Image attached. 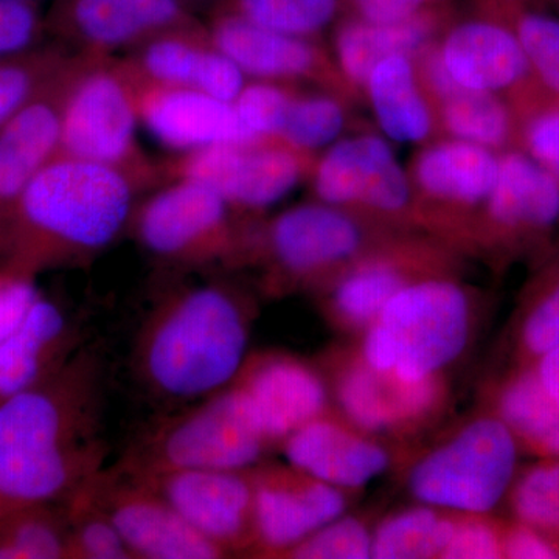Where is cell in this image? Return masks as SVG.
Here are the masks:
<instances>
[{
	"label": "cell",
	"mask_w": 559,
	"mask_h": 559,
	"mask_svg": "<svg viewBox=\"0 0 559 559\" xmlns=\"http://www.w3.org/2000/svg\"><path fill=\"white\" fill-rule=\"evenodd\" d=\"M421 255V250L399 248L353 261L318 288L326 318L341 329L366 331L395 294L428 277Z\"/></svg>",
	"instance_id": "22"
},
{
	"label": "cell",
	"mask_w": 559,
	"mask_h": 559,
	"mask_svg": "<svg viewBox=\"0 0 559 559\" xmlns=\"http://www.w3.org/2000/svg\"><path fill=\"white\" fill-rule=\"evenodd\" d=\"M296 92V84L249 81L234 102V108L253 138H278Z\"/></svg>",
	"instance_id": "40"
},
{
	"label": "cell",
	"mask_w": 559,
	"mask_h": 559,
	"mask_svg": "<svg viewBox=\"0 0 559 559\" xmlns=\"http://www.w3.org/2000/svg\"><path fill=\"white\" fill-rule=\"evenodd\" d=\"M433 109L440 130L450 139L476 143L498 153L518 143L516 108L503 95L457 86L433 103Z\"/></svg>",
	"instance_id": "29"
},
{
	"label": "cell",
	"mask_w": 559,
	"mask_h": 559,
	"mask_svg": "<svg viewBox=\"0 0 559 559\" xmlns=\"http://www.w3.org/2000/svg\"><path fill=\"white\" fill-rule=\"evenodd\" d=\"M210 39L253 80L299 81L345 95L340 70L312 38L260 27L237 13L221 14L209 28Z\"/></svg>",
	"instance_id": "18"
},
{
	"label": "cell",
	"mask_w": 559,
	"mask_h": 559,
	"mask_svg": "<svg viewBox=\"0 0 559 559\" xmlns=\"http://www.w3.org/2000/svg\"><path fill=\"white\" fill-rule=\"evenodd\" d=\"M527 57L536 87L559 102V20L527 11L511 25Z\"/></svg>",
	"instance_id": "37"
},
{
	"label": "cell",
	"mask_w": 559,
	"mask_h": 559,
	"mask_svg": "<svg viewBox=\"0 0 559 559\" xmlns=\"http://www.w3.org/2000/svg\"><path fill=\"white\" fill-rule=\"evenodd\" d=\"M360 20L399 22L428 11L430 0H353Z\"/></svg>",
	"instance_id": "48"
},
{
	"label": "cell",
	"mask_w": 559,
	"mask_h": 559,
	"mask_svg": "<svg viewBox=\"0 0 559 559\" xmlns=\"http://www.w3.org/2000/svg\"><path fill=\"white\" fill-rule=\"evenodd\" d=\"M344 95L322 90L296 92L278 139L294 148L318 156V151L329 148L341 138L347 127Z\"/></svg>",
	"instance_id": "35"
},
{
	"label": "cell",
	"mask_w": 559,
	"mask_h": 559,
	"mask_svg": "<svg viewBox=\"0 0 559 559\" xmlns=\"http://www.w3.org/2000/svg\"><path fill=\"white\" fill-rule=\"evenodd\" d=\"M75 58V51L61 47H35L13 57L0 58V128L51 90Z\"/></svg>",
	"instance_id": "33"
},
{
	"label": "cell",
	"mask_w": 559,
	"mask_h": 559,
	"mask_svg": "<svg viewBox=\"0 0 559 559\" xmlns=\"http://www.w3.org/2000/svg\"><path fill=\"white\" fill-rule=\"evenodd\" d=\"M362 91L378 127L389 139L423 143L439 130L436 109L419 80L415 58L393 55L378 62Z\"/></svg>",
	"instance_id": "28"
},
{
	"label": "cell",
	"mask_w": 559,
	"mask_h": 559,
	"mask_svg": "<svg viewBox=\"0 0 559 559\" xmlns=\"http://www.w3.org/2000/svg\"><path fill=\"white\" fill-rule=\"evenodd\" d=\"M252 554L282 557L323 525L344 516V489L294 466H253Z\"/></svg>",
	"instance_id": "14"
},
{
	"label": "cell",
	"mask_w": 559,
	"mask_h": 559,
	"mask_svg": "<svg viewBox=\"0 0 559 559\" xmlns=\"http://www.w3.org/2000/svg\"><path fill=\"white\" fill-rule=\"evenodd\" d=\"M516 457V439L502 419L476 418L415 463L409 489L425 506L487 514L509 491Z\"/></svg>",
	"instance_id": "9"
},
{
	"label": "cell",
	"mask_w": 559,
	"mask_h": 559,
	"mask_svg": "<svg viewBox=\"0 0 559 559\" xmlns=\"http://www.w3.org/2000/svg\"><path fill=\"white\" fill-rule=\"evenodd\" d=\"M502 555L513 559H551L559 558V549L550 536L521 522L503 533Z\"/></svg>",
	"instance_id": "47"
},
{
	"label": "cell",
	"mask_w": 559,
	"mask_h": 559,
	"mask_svg": "<svg viewBox=\"0 0 559 559\" xmlns=\"http://www.w3.org/2000/svg\"><path fill=\"white\" fill-rule=\"evenodd\" d=\"M539 382L547 395L557 404L559 409V345L539 356L538 369H536Z\"/></svg>",
	"instance_id": "50"
},
{
	"label": "cell",
	"mask_w": 559,
	"mask_h": 559,
	"mask_svg": "<svg viewBox=\"0 0 559 559\" xmlns=\"http://www.w3.org/2000/svg\"><path fill=\"white\" fill-rule=\"evenodd\" d=\"M297 2L311 38L330 25L340 11V0H297Z\"/></svg>",
	"instance_id": "49"
},
{
	"label": "cell",
	"mask_w": 559,
	"mask_h": 559,
	"mask_svg": "<svg viewBox=\"0 0 559 559\" xmlns=\"http://www.w3.org/2000/svg\"><path fill=\"white\" fill-rule=\"evenodd\" d=\"M81 322L43 296L20 330L0 345V403L61 370L86 342Z\"/></svg>",
	"instance_id": "23"
},
{
	"label": "cell",
	"mask_w": 559,
	"mask_h": 559,
	"mask_svg": "<svg viewBox=\"0 0 559 559\" xmlns=\"http://www.w3.org/2000/svg\"><path fill=\"white\" fill-rule=\"evenodd\" d=\"M250 223L204 183L173 179L138 202L128 230L165 266L209 271L241 266Z\"/></svg>",
	"instance_id": "7"
},
{
	"label": "cell",
	"mask_w": 559,
	"mask_h": 559,
	"mask_svg": "<svg viewBox=\"0 0 559 559\" xmlns=\"http://www.w3.org/2000/svg\"><path fill=\"white\" fill-rule=\"evenodd\" d=\"M511 507L522 524L559 536V462L527 471L513 489Z\"/></svg>",
	"instance_id": "38"
},
{
	"label": "cell",
	"mask_w": 559,
	"mask_h": 559,
	"mask_svg": "<svg viewBox=\"0 0 559 559\" xmlns=\"http://www.w3.org/2000/svg\"><path fill=\"white\" fill-rule=\"evenodd\" d=\"M252 319V301L226 280L165 290L135 334L134 380L165 403H189L219 392L248 358Z\"/></svg>",
	"instance_id": "2"
},
{
	"label": "cell",
	"mask_w": 559,
	"mask_h": 559,
	"mask_svg": "<svg viewBox=\"0 0 559 559\" xmlns=\"http://www.w3.org/2000/svg\"><path fill=\"white\" fill-rule=\"evenodd\" d=\"M62 503L68 520V559H135L83 487Z\"/></svg>",
	"instance_id": "36"
},
{
	"label": "cell",
	"mask_w": 559,
	"mask_h": 559,
	"mask_svg": "<svg viewBox=\"0 0 559 559\" xmlns=\"http://www.w3.org/2000/svg\"><path fill=\"white\" fill-rule=\"evenodd\" d=\"M439 21L430 11L399 22H344L334 36V64L348 90H364L371 70L393 55L417 58L436 43Z\"/></svg>",
	"instance_id": "27"
},
{
	"label": "cell",
	"mask_w": 559,
	"mask_h": 559,
	"mask_svg": "<svg viewBox=\"0 0 559 559\" xmlns=\"http://www.w3.org/2000/svg\"><path fill=\"white\" fill-rule=\"evenodd\" d=\"M210 47L209 31L194 24L146 40L123 61L140 84L194 90Z\"/></svg>",
	"instance_id": "30"
},
{
	"label": "cell",
	"mask_w": 559,
	"mask_h": 559,
	"mask_svg": "<svg viewBox=\"0 0 559 559\" xmlns=\"http://www.w3.org/2000/svg\"><path fill=\"white\" fill-rule=\"evenodd\" d=\"M83 488L135 559L227 558L226 551L191 528L159 492L117 463L98 471Z\"/></svg>",
	"instance_id": "12"
},
{
	"label": "cell",
	"mask_w": 559,
	"mask_h": 559,
	"mask_svg": "<svg viewBox=\"0 0 559 559\" xmlns=\"http://www.w3.org/2000/svg\"><path fill=\"white\" fill-rule=\"evenodd\" d=\"M234 13L270 31L311 38L297 0H237Z\"/></svg>",
	"instance_id": "45"
},
{
	"label": "cell",
	"mask_w": 559,
	"mask_h": 559,
	"mask_svg": "<svg viewBox=\"0 0 559 559\" xmlns=\"http://www.w3.org/2000/svg\"><path fill=\"white\" fill-rule=\"evenodd\" d=\"M316 157L278 138L245 143H216L164 162L165 182L189 179L219 193L240 215L250 218L277 204L305 178Z\"/></svg>",
	"instance_id": "10"
},
{
	"label": "cell",
	"mask_w": 559,
	"mask_h": 559,
	"mask_svg": "<svg viewBox=\"0 0 559 559\" xmlns=\"http://www.w3.org/2000/svg\"><path fill=\"white\" fill-rule=\"evenodd\" d=\"M331 382L342 417L366 433L415 429L436 417L444 399L440 377L406 380L377 369L360 355L334 367Z\"/></svg>",
	"instance_id": "15"
},
{
	"label": "cell",
	"mask_w": 559,
	"mask_h": 559,
	"mask_svg": "<svg viewBox=\"0 0 559 559\" xmlns=\"http://www.w3.org/2000/svg\"><path fill=\"white\" fill-rule=\"evenodd\" d=\"M108 364L86 345L33 388L0 403V516L62 503L105 468Z\"/></svg>",
	"instance_id": "1"
},
{
	"label": "cell",
	"mask_w": 559,
	"mask_h": 559,
	"mask_svg": "<svg viewBox=\"0 0 559 559\" xmlns=\"http://www.w3.org/2000/svg\"><path fill=\"white\" fill-rule=\"evenodd\" d=\"M186 0H62L51 27L75 53L112 57L162 33L194 25Z\"/></svg>",
	"instance_id": "16"
},
{
	"label": "cell",
	"mask_w": 559,
	"mask_h": 559,
	"mask_svg": "<svg viewBox=\"0 0 559 559\" xmlns=\"http://www.w3.org/2000/svg\"><path fill=\"white\" fill-rule=\"evenodd\" d=\"M455 516L440 513L436 507H414L381 522L371 536V558H441L452 532Z\"/></svg>",
	"instance_id": "32"
},
{
	"label": "cell",
	"mask_w": 559,
	"mask_h": 559,
	"mask_svg": "<svg viewBox=\"0 0 559 559\" xmlns=\"http://www.w3.org/2000/svg\"><path fill=\"white\" fill-rule=\"evenodd\" d=\"M230 384L241 390L272 447H282L294 430L330 411V388L322 374L286 353L248 356Z\"/></svg>",
	"instance_id": "17"
},
{
	"label": "cell",
	"mask_w": 559,
	"mask_h": 559,
	"mask_svg": "<svg viewBox=\"0 0 559 559\" xmlns=\"http://www.w3.org/2000/svg\"><path fill=\"white\" fill-rule=\"evenodd\" d=\"M498 411L514 439L538 454L559 457V409L536 371L518 374L502 389Z\"/></svg>",
	"instance_id": "31"
},
{
	"label": "cell",
	"mask_w": 559,
	"mask_h": 559,
	"mask_svg": "<svg viewBox=\"0 0 559 559\" xmlns=\"http://www.w3.org/2000/svg\"><path fill=\"white\" fill-rule=\"evenodd\" d=\"M371 536L356 518L341 516L312 533L285 558L297 559H366L371 558Z\"/></svg>",
	"instance_id": "41"
},
{
	"label": "cell",
	"mask_w": 559,
	"mask_h": 559,
	"mask_svg": "<svg viewBox=\"0 0 559 559\" xmlns=\"http://www.w3.org/2000/svg\"><path fill=\"white\" fill-rule=\"evenodd\" d=\"M270 448L241 390L229 384L143 429L117 465L131 473L250 469Z\"/></svg>",
	"instance_id": "6"
},
{
	"label": "cell",
	"mask_w": 559,
	"mask_h": 559,
	"mask_svg": "<svg viewBox=\"0 0 559 559\" xmlns=\"http://www.w3.org/2000/svg\"><path fill=\"white\" fill-rule=\"evenodd\" d=\"M369 240L360 216L325 202H308L267 223L252 221L242 264L260 267L271 294L319 288L366 255Z\"/></svg>",
	"instance_id": "8"
},
{
	"label": "cell",
	"mask_w": 559,
	"mask_h": 559,
	"mask_svg": "<svg viewBox=\"0 0 559 559\" xmlns=\"http://www.w3.org/2000/svg\"><path fill=\"white\" fill-rule=\"evenodd\" d=\"M131 474L159 492L191 528L226 551L227 557L252 554V468Z\"/></svg>",
	"instance_id": "13"
},
{
	"label": "cell",
	"mask_w": 559,
	"mask_h": 559,
	"mask_svg": "<svg viewBox=\"0 0 559 559\" xmlns=\"http://www.w3.org/2000/svg\"><path fill=\"white\" fill-rule=\"evenodd\" d=\"M143 190L130 173L58 154L0 223L5 264L35 275L87 266L128 230Z\"/></svg>",
	"instance_id": "3"
},
{
	"label": "cell",
	"mask_w": 559,
	"mask_h": 559,
	"mask_svg": "<svg viewBox=\"0 0 559 559\" xmlns=\"http://www.w3.org/2000/svg\"><path fill=\"white\" fill-rule=\"evenodd\" d=\"M502 536L495 524L484 514H460L455 516L454 532L441 558L447 559H496L503 558Z\"/></svg>",
	"instance_id": "43"
},
{
	"label": "cell",
	"mask_w": 559,
	"mask_h": 559,
	"mask_svg": "<svg viewBox=\"0 0 559 559\" xmlns=\"http://www.w3.org/2000/svg\"><path fill=\"white\" fill-rule=\"evenodd\" d=\"M139 121L138 83L124 61L79 53L62 97L60 154L160 187L164 168L140 148Z\"/></svg>",
	"instance_id": "4"
},
{
	"label": "cell",
	"mask_w": 559,
	"mask_h": 559,
	"mask_svg": "<svg viewBox=\"0 0 559 559\" xmlns=\"http://www.w3.org/2000/svg\"><path fill=\"white\" fill-rule=\"evenodd\" d=\"M0 559H68L64 503L27 507L0 516Z\"/></svg>",
	"instance_id": "34"
},
{
	"label": "cell",
	"mask_w": 559,
	"mask_h": 559,
	"mask_svg": "<svg viewBox=\"0 0 559 559\" xmlns=\"http://www.w3.org/2000/svg\"><path fill=\"white\" fill-rule=\"evenodd\" d=\"M35 277L32 272L11 264L0 267V345L20 330L39 299Z\"/></svg>",
	"instance_id": "42"
},
{
	"label": "cell",
	"mask_w": 559,
	"mask_h": 559,
	"mask_svg": "<svg viewBox=\"0 0 559 559\" xmlns=\"http://www.w3.org/2000/svg\"><path fill=\"white\" fill-rule=\"evenodd\" d=\"M514 108L521 148L559 180V102L535 92Z\"/></svg>",
	"instance_id": "39"
},
{
	"label": "cell",
	"mask_w": 559,
	"mask_h": 559,
	"mask_svg": "<svg viewBox=\"0 0 559 559\" xmlns=\"http://www.w3.org/2000/svg\"><path fill=\"white\" fill-rule=\"evenodd\" d=\"M443 68L459 86L511 95V103L538 92L516 33L495 21H466L436 43Z\"/></svg>",
	"instance_id": "19"
},
{
	"label": "cell",
	"mask_w": 559,
	"mask_h": 559,
	"mask_svg": "<svg viewBox=\"0 0 559 559\" xmlns=\"http://www.w3.org/2000/svg\"><path fill=\"white\" fill-rule=\"evenodd\" d=\"M522 342L532 355L539 356L559 345V280L530 311L522 330Z\"/></svg>",
	"instance_id": "46"
},
{
	"label": "cell",
	"mask_w": 559,
	"mask_h": 559,
	"mask_svg": "<svg viewBox=\"0 0 559 559\" xmlns=\"http://www.w3.org/2000/svg\"><path fill=\"white\" fill-rule=\"evenodd\" d=\"M138 112L140 123L179 154L257 139L246 130L234 105L193 87L138 83Z\"/></svg>",
	"instance_id": "20"
},
{
	"label": "cell",
	"mask_w": 559,
	"mask_h": 559,
	"mask_svg": "<svg viewBox=\"0 0 559 559\" xmlns=\"http://www.w3.org/2000/svg\"><path fill=\"white\" fill-rule=\"evenodd\" d=\"M43 20L32 2L0 0V58L35 49Z\"/></svg>",
	"instance_id": "44"
},
{
	"label": "cell",
	"mask_w": 559,
	"mask_h": 559,
	"mask_svg": "<svg viewBox=\"0 0 559 559\" xmlns=\"http://www.w3.org/2000/svg\"><path fill=\"white\" fill-rule=\"evenodd\" d=\"M498 173V151L448 138L419 151L409 176L417 205L462 213L484 209Z\"/></svg>",
	"instance_id": "24"
},
{
	"label": "cell",
	"mask_w": 559,
	"mask_h": 559,
	"mask_svg": "<svg viewBox=\"0 0 559 559\" xmlns=\"http://www.w3.org/2000/svg\"><path fill=\"white\" fill-rule=\"evenodd\" d=\"M484 215L485 224L500 234L550 229L559 219V180L524 150L502 151Z\"/></svg>",
	"instance_id": "26"
},
{
	"label": "cell",
	"mask_w": 559,
	"mask_h": 559,
	"mask_svg": "<svg viewBox=\"0 0 559 559\" xmlns=\"http://www.w3.org/2000/svg\"><path fill=\"white\" fill-rule=\"evenodd\" d=\"M364 333L360 356L371 366L428 380L465 352L473 304L459 283L428 275L395 294Z\"/></svg>",
	"instance_id": "5"
},
{
	"label": "cell",
	"mask_w": 559,
	"mask_h": 559,
	"mask_svg": "<svg viewBox=\"0 0 559 559\" xmlns=\"http://www.w3.org/2000/svg\"><path fill=\"white\" fill-rule=\"evenodd\" d=\"M20 2H32L33 3V0H20Z\"/></svg>",
	"instance_id": "51"
},
{
	"label": "cell",
	"mask_w": 559,
	"mask_h": 559,
	"mask_svg": "<svg viewBox=\"0 0 559 559\" xmlns=\"http://www.w3.org/2000/svg\"><path fill=\"white\" fill-rule=\"evenodd\" d=\"M310 179L318 201L358 216L403 221L418 213L409 173L380 135L337 140L316 157Z\"/></svg>",
	"instance_id": "11"
},
{
	"label": "cell",
	"mask_w": 559,
	"mask_h": 559,
	"mask_svg": "<svg viewBox=\"0 0 559 559\" xmlns=\"http://www.w3.org/2000/svg\"><path fill=\"white\" fill-rule=\"evenodd\" d=\"M289 465L347 491L366 487L389 468V452L345 418L325 412L283 441Z\"/></svg>",
	"instance_id": "21"
},
{
	"label": "cell",
	"mask_w": 559,
	"mask_h": 559,
	"mask_svg": "<svg viewBox=\"0 0 559 559\" xmlns=\"http://www.w3.org/2000/svg\"><path fill=\"white\" fill-rule=\"evenodd\" d=\"M73 64L51 90L0 128V223L33 178L60 154L62 97Z\"/></svg>",
	"instance_id": "25"
}]
</instances>
